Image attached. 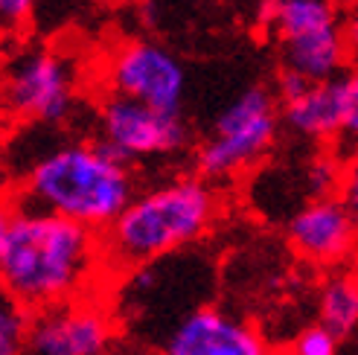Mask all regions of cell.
Masks as SVG:
<instances>
[{"label":"cell","mask_w":358,"mask_h":355,"mask_svg":"<svg viewBox=\"0 0 358 355\" xmlns=\"http://www.w3.org/2000/svg\"><path fill=\"white\" fill-rule=\"evenodd\" d=\"M105 271L99 233L27 204H6L0 219V286L17 306L35 314L87 300Z\"/></svg>","instance_id":"1"},{"label":"cell","mask_w":358,"mask_h":355,"mask_svg":"<svg viewBox=\"0 0 358 355\" xmlns=\"http://www.w3.org/2000/svg\"><path fill=\"white\" fill-rule=\"evenodd\" d=\"M137 195L131 166L99 140H64L38 152L17 175L12 198L105 233Z\"/></svg>","instance_id":"2"},{"label":"cell","mask_w":358,"mask_h":355,"mask_svg":"<svg viewBox=\"0 0 358 355\" xmlns=\"http://www.w3.org/2000/svg\"><path fill=\"white\" fill-rule=\"evenodd\" d=\"M222 212L216 184L201 175L172 178L137 192L102 233L108 274L140 271L204 239Z\"/></svg>","instance_id":"3"},{"label":"cell","mask_w":358,"mask_h":355,"mask_svg":"<svg viewBox=\"0 0 358 355\" xmlns=\"http://www.w3.org/2000/svg\"><path fill=\"white\" fill-rule=\"evenodd\" d=\"M282 108L274 87L250 85L216 114L195 146V172L207 181H230L262 164L277 146Z\"/></svg>","instance_id":"4"},{"label":"cell","mask_w":358,"mask_h":355,"mask_svg":"<svg viewBox=\"0 0 358 355\" xmlns=\"http://www.w3.org/2000/svg\"><path fill=\"white\" fill-rule=\"evenodd\" d=\"M268 29L280 70L303 82H327L350 67L344 9L335 0H268Z\"/></svg>","instance_id":"5"},{"label":"cell","mask_w":358,"mask_h":355,"mask_svg":"<svg viewBox=\"0 0 358 355\" xmlns=\"http://www.w3.org/2000/svg\"><path fill=\"white\" fill-rule=\"evenodd\" d=\"M79 94L76 64L47 44H17L3 61V108L21 126H59Z\"/></svg>","instance_id":"6"},{"label":"cell","mask_w":358,"mask_h":355,"mask_svg":"<svg viewBox=\"0 0 358 355\" xmlns=\"http://www.w3.org/2000/svg\"><path fill=\"white\" fill-rule=\"evenodd\" d=\"M96 140L120 161L137 164L149 157H169L189 146V126L184 114L157 111L152 105L105 94L96 108Z\"/></svg>","instance_id":"7"},{"label":"cell","mask_w":358,"mask_h":355,"mask_svg":"<svg viewBox=\"0 0 358 355\" xmlns=\"http://www.w3.org/2000/svg\"><path fill=\"white\" fill-rule=\"evenodd\" d=\"M105 85L108 94L152 105L157 111L181 114L187 94V70L181 59L152 38L122 41L105 59Z\"/></svg>","instance_id":"8"},{"label":"cell","mask_w":358,"mask_h":355,"mask_svg":"<svg viewBox=\"0 0 358 355\" xmlns=\"http://www.w3.org/2000/svg\"><path fill=\"white\" fill-rule=\"evenodd\" d=\"M117 338L111 312L96 297L32 314L27 355H108Z\"/></svg>","instance_id":"9"},{"label":"cell","mask_w":358,"mask_h":355,"mask_svg":"<svg viewBox=\"0 0 358 355\" xmlns=\"http://www.w3.org/2000/svg\"><path fill=\"white\" fill-rule=\"evenodd\" d=\"M274 91L280 96L282 126L294 137L338 149L347 126V73L327 82H303L280 70Z\"/></svg>","instance_id":"10"},{"label":"cell","mask_w":358,"mask_h":355,"mask_svg":"<svg viewBox=\"0 0 358 355\" xmlns=\"http://www.w3.org/2000/svg\"><path fill=\"white\" fill-rule=\"evenodd\" d=\"M285 233L292 251L317 268H341L358 254V224L338 195L300 204Z\"/></svg>","instance_id":"11"},{"label":"cell","mask_w":358,"mask_h":355,"mask_svg":"<svg viewBox=\"0 0 358 355\" xmlns=\"http://www.w3.org/2000/svg\"><path fill=\"white\" fill-rule=\"evenodd\" d=\"M164 355H274L265 335L216 306L187 312L160 341Z\"/></svg>","instance_id":"12"},{"label":"cell","mask_w":358,"mask_h":355,"mask_svg":"<svg viewBox=\"0 0 358 355\" xmlns=\"http://www.w3.org/2000/svg\"><path fill=\"white\" fill-rule=\"evenodd\" d=\"M317 324L338 338L358 329V277L355 271H335L317 294Z\"/></svg>","instance_id":"13"},{"label":"cell","mask_w":358,"mask_h":355,"mask_svg":"<svg viewBox=\"0 0 358 355\" xmlns=\"http://www.w3.org/2000/svg\"><path fill=\"white\" fill-rule=\"evenodd\" d=\"M29 332L32 312L6 297L3 306H0V355H27Z\"/></svg>","instance_id":"14"},{"label":"cell","mask_w":358,"mask_h":355,"mask_svg":"<svg viewBox=\"0 0 358 355\" xmlns=\"http://www.w3.org/2000/svg\"><path fill=\"white\" fill-rule=\"evenodd\" d=\"M338 344H341L338 335H332L327 326L315 324V326H306L297 332L289 355H338Z\"/></svg>","instance_id":"15"},{"label":"cell","mask_w":358,"mask_h":355,"mask_svg":"<svg viewBox=\"0 0 358 355\" xmlns=\"http://www.w3.org/2000/svg\"><path fill=\"white\" fill-rule=\"evenodd\" d=\"M352 149H358V67H352L347 73V126H344L341 143H338L341 154Z\"/></svg>","instance_id":"16"},{"label":"cell","mask_w":358,"mask_h":355,"mask_svg":"<svg viewBox=\"0 0 358 355\" xmlns=\"http://www.w3.org/2000/svg\"><path fill=\"white\" fill-rule=\"evenodd\" d=\"M338 198L344 201V207L350 210V216L358 224V149L344 154V175H341V189H338Z\"/></svg>","instance_id":"17"},{"label":"cell","mask_w":358,"mask_h":355,"mask_svg":"<svg viewBox=\"0 0 358 355\" xmlns=\"http://www.w3.org/2000/svg\"><path fill=\"white\" fill-rule=\"evenodd\" d=\"M38 0H0V21H3V29L17 35L24 32L32 21V12Z\"/></svg>","instance_id":"18"},{"label":"cell","mask_w":358,"mask_h":355,"mask_svg":"<svg viewBox=\"0 0 358 355\" xmlns=\"http://www.w3.org/2000/svg\"><path fill=\"white\" fill-rule=\"evenodd\" d=\"M344 44H347L350 64L358 67V0H352L344 9Z\"/></svg>","instance_id":"19"},{"label":"cell","mask_w":358,"mask_h":355,"mask_svg":"<svg viewBox=\"0 0 358 355\" xmlns=\"http://www.w3.org/2000/svg\"><path fill=\"white\" fill-rule=\"evenodd\" d=\"M352 271H355V277H358V254H355V259H352Z\"/></svg>","instance_id":"20"},{"label":"cell","mask_w":358,"mask_h":355,"mask_svg":"<svg viewBox=\"0 0 358 355\" xmlns=\"http://www.w3.org/2000/svg\"><path fill=\"white\" fill-rule=\"evenodd\" d=\"M285 355H289V352H285Z\"/></svg>","instance_id":"21"}]
</instances>
